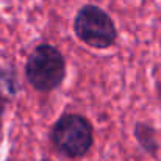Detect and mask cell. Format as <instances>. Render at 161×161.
Instances as JSON below:
<instances>
[{
    "instance_id": "cell-1",
    "label": "cell",
    "mask_w": 161,
    "mask_h": 161,
    "mask_svg": "<svg viewBox=\"0 0 161 161\" xmlns=\"http://www.w3.org/2000/svg\"><path fill=\"white\" fill-rule=\"evenodd\" d=\"M24 74L28 85L36 92L49 94L58 89L66 78V58L53 44L39 42L27 56Z\"/></svg>"
},
{
    "instance_id": "cell-2",
    "label": "cell",
    "mask_w": 161,
    "mask_h": 161,
    "mask_svg": "<svg viewBox=\"0 0 161 161\" xmlns=\"http://www.w3.org/2000/svg\"><path fill=\"white\" fill-rule=\"evenodd\" d=\"M49 141L66 158H83L94 146V127L80 113H63L49 130Z\"/></svg>"
},
{
    "instance_id": "cell-3",
    "label": "cell",
    "mask_w": 161,
    "mask_h": 161,
    "mask_svg": "<svg viewBox=\"0 0 161 161\" xmlns=\"http://www.w3.org/2000/svg\"><path fill=\"white\" fill-rule=\"evenodd\" d=\"M72 30L78 41L96 50H107L117 41V27L113 17L94 3H86L77 9Z\"/></svg>"
},
{
    "instance_id": "cell-4",
    "label": "cell",
    "mask_w": 161,
    "mask_h": 161,
    "mask_svg": "<svg viewBox=\"0 0 161 161\" xmlns=\"http://www.w3.org/2000/svg\"><path fill=\"white\" fill-rule=\"evenodd\" d=\"M133 136L138 142V146L152 158L158 157L160 152V141L157 135V128L147 122H136L133 127Z\"/></svg>"
},
{
    "instance_id": "cell-5",
    "label": "cell",
    "mask_w": 161,
    "mask_h": 161,
    "mask_svg": "<svg viewBox=\"0 0 161 161\" xmlns=\"http://www.w3.org/2000/svg\"><path fill=\"white\" fill-rule=\"evenodd\" d=\"M6 105H8V99L0 92V133H2V127H3V114H5Z\"/></svg>"
},
{
    "instance_id": "cell-6",
    "label": "cell",
    "mask_w": 161,
    "mask_h": 161,
    "mask_svg": "<svg viewBox=\"0 0 161 161\" xmlns=\"http://www.w3.org/2000/svg\"><path fill=\"white\" fill-rule=\"evenodd\" d=\"M42 161H47V160H42Z\"/></svg>"
}]
</instances>
